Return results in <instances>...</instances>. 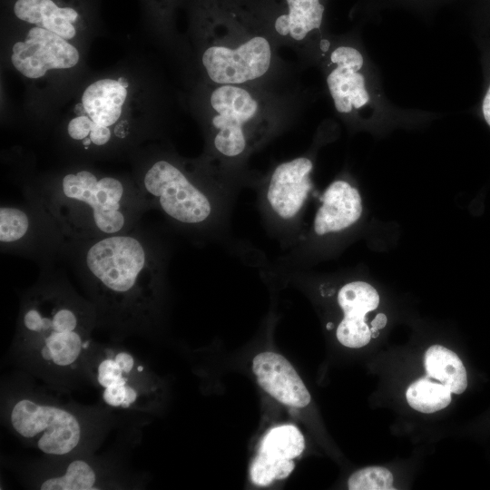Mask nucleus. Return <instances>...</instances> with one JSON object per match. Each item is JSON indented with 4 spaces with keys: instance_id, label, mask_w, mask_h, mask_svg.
Here are the masks:
<instances>
[{
    "instance_id": "1a4fd4ad",
    "label": "nucleus",
    "mask_w": 490,
    "mask_h": 490,
    "mask_svg": "<svg viewBox=\"0 0 490 490\" xmlns=\"http://www.w3.org/2000/svg\"><path fill=\"white\" fill-rule=\"evenodd\" d=\"M272 49L261 35L222 39L206 48L201 63L208 77L217 84H243L263 76L270 69Z\"/></svg>"
},
{
    "instance_id": "ddd939ff",
    "label": "nucleus",
    "mask_w": 490,
    "mask_h": 490,
    "mask_svg": "<svg viewBox=\"0 0 490 490\" xmlns=\"http://www.w3.org/2000/svg\"><path fill=\"white\" fill-rule=\"evenodd\" d=\"M337 67L327 77L328 91L339 113H349L365 105L369 95L364 76L358 73L363 65L362 54L350 46H339L330 55Z\"/></svg>"
},
{
    "instance_id": "dca6fc26",
    "label": "nucleus",
    "mask_w": 490,
    "mask_h": 490,
    "mask_svg": "<svg viewBox=\"0 0 490 490\" xmlns=\"http://www.w3.org/2000/svg\"><path fill=\"white\" fill-rule=\"evenodd\" d=\"M15 15L21 21L51 31L65 40L75 36L74 25L78 12L70 6H59L54 0H16Z\"/></svg>"
},
{
    "instance_id": "4be33fe9",
    "label": "nucleus",
    "mask_w": 490,
    "mask_h": 490,
    "mask_svg": "<svg viewBox=\"0 0 490 490\" xmlns=\"http://www.w3.org/2000/svg\"><path fill=\"white\" fill-rule=\"evenodd\" d=\"M338 302L344 317L366 319V315L377 308L379 296L370 284L352 281L339 289Z\"/></svg>"
},
{
    "instance_id": "6e6552de",
    "label": "nucleus",
    "mask_w": 490,
    "mask_h": 490,
    "mask_svg": "<svg viewBox=\"0 0 490 490\" xmlns=\"http://www.w3.org/2000/svg\"><path fill=\"white\" fill-rule=\"evenodd\" d=\"M210 103L214 113L211 124L215 150L225 157L240 156L250 145V127L260 113L259 101L240 84H219Z\"/></svg>"
},
{
    "instance_id": "5701e85b",
    "label": "nucleus",
    "mask_w": 490,
    "mask_h": 490,
    "mask_svg": "<svg viewBox=\"0 0 490 490\" xmlns=\"http://www.w3.org/2000/svg\"><path fill=\"white\" fill-rule=\"evenodd\" d=\"M393 475L381 466H369L353 473L348 482L350 490H389L392 488Z\"/></svg>"
},
{
    "instance_id": "c756f323",
    "label": "nucleus",
    "mask_w": 490,
    "mask_h": 490,
    "mask_svg": "<svg viewBox=\"0 0 490 490\" xmlns=\"http://www.w3.org/2000/svg\"><path fill=\"white\" fill-rule=\"evenodd\" d=\"M328 329H330L333 328V324L332 323H328V326H327Z\"/></svg>"
},
{
    "instance_id": "f03ea898",
    "label": "nucleus",
    "mask_w": 490,
    "mask_h": 490,
    "mask_svg": "<svg viewBox=\"0 0 490 490\" xmlns=\"http://www.w3.org/2000/svg\"><path fill=\"white\" fill-rule=\"evenodd\" d=\"M95 328L92 302L54 267L41 269L21 298L13 350L30 372L54 387H68L84 377Z\"/></svg>"
},
{
    "instance_id": "a878e982",
    "label": "nucleus",
    "mask_w": 490,
    "mask_h": 490,
    "mask_svg": "<svg viewBox=\"0 0 490 490\" xmlns=\"http://www.w3.org/2000/svg\"><path fill=\"white\" fill-rule=\"evenodd\" d=\"M482 111L485 122L490 126V86L485 95Z\"/></svg>"
},
{
    "instance_id": "c85d7f7f",
    "label": "nucleus",
    "mask_w": 490,
    "mask_h": 490,
    "mask_svg": "<svg viewBox=\"0 0 490 490\" xmlns=\"http://www.w3.org/2000/svg\"><path fill=\"white\" fill-rule=\"evenodd\" d=\"M377 336H378V331H377V332H375V333H373L371 335L372 338H377Z\"/></svg>"
},
{
    "instance_id": "aec40b11",
    "label": "nucleus",
    "mask_w": 490,
    "mask_h": 490,
    "mask_svg": "<svg viewBox=\"0 0 490 490\" xmlns=\"http://www.w3.org/2000/svg\"><path fill=\"white\" fill-rule=\"evenodd\" d=\"M425 368L430 378L437 379L451 393L461 394L467 387L466 368L458 356L448 348L434 345L425 354Z\"/></svg>"
},
{
    "instance_id": "bb28decb",
    "label": "nucleus",
    "mask_w": 490,
    "mask_h": 490,
    "mask_svg": "<svg viewBox=\"0 0 490 490\" xmlns=\"http://www.w3.org/2000/svg\"><path fill=\"white\" fill-rule=\"evenodd\" d=\"M387 316L383 313H378L376 318L371 321L372 328L376 329L383 328L387 324Z\"/></svg>"
},
{
    "instance_id": "b1692460",
    "label": "nucleus",
    "mask_w": 490,
    "mask_h": 490,
    "mask_svg": "<svg viewBox=\"0 0 490 490\" xmlns=\"http://www.w3.org/2000/svg\"><path fill=\"white\" fill-rule=\"evenodd\" d=\"M338 340L348 348L366 346L371 337V331L365 318L344 317L337 328Z\"/></svg>"
},
{
    "instance_id": "a211bd4d",
    "label": "nucleus",
    "mask_w": 490,
    "mask_h": 490,
    "mask_svg": "<svg viewBox=\"0 0 490 490\" xmlns=\"http://www.w3.org/2000/svg\"><path fill=\"white\" fill-rule=\"evenodd\" d=\"M305 448L301 432L292 425L271 428L262 438L258 455L266 464L284 469H294L293 459Z\"/></svg>"
},
{
    "instance_id": "9d476101",
    "label": "nucleus",
    "mask_w": 490,
    "mask_h": 490,
    "mask_svg": "<svg viewBox=\"0 0 490 490\" xmlns=\"http://www.w3.org/2000/svg\"><path fill=\"white\" fill-rule=\"evenodd\" d=\"M77 49L60 35L46 29L32 27L24 41L12 47L14 67L27 78L44 76L51 69H68L77 64Z\"/></svg>"
},
{
    "instance_id": "393cba45",
    "label": "nucleus",
    "mask_w": 490,
    "mask_h": 490,
    "mask_svg": "<svg viewBox=\"0 0 490 490\" xmlns=\"http://www.w3.org/2000/svg\"><path fill=\"white\" fill-rule=\"evenodd\" d=\"M92 119L87 115H79L73 118L67 125V134L74 142H82L90 134Z\"/></svg>"
},
{
    "instance_id": "2eb2a0df",
    "label": "nucleus",
    "mask_w": 490,
    "mask_h": 490,
    "mask_svg": "<svg viewBox=\"0 0 490 490\" xmlns=\"http://www.w3.org/2000/svg\"><path fill=\"white\" fill-rule=\"evenodd\" d=\"M41 490H98L104 489L105 470L90 457H65L62 466L46 473L37 480Z\"/></svg>"
},
{
    "instance_id": "f3484780",
    "label": "nucleus",
    "mask_w": 490,
    "mask_h": 490,
    "mask_svg": "<svg viewBox=\"0 0 490 490\" xmlns=\"http://www.w3.org/2000/svg\"><path fill=\"white\" fill-rule=\"evenodd\" d=\"M126 97L127 89L117 80L101 79L84 90L82 104L93 122L110 128L119 120Z\"/></svg>"
},
{
    "instance_id": "cd10ccee",
    "label": "nucleus",
    "mask_w": 490,
    "mask_h": 490,
    "mask_svg": "<svg viewBox=\"0 0 490 490\" xmlns=\"http://www.w3.org/2000/svg\"><path fill=\"white\" fill-rule=\"evenodd\" d=\"M117 81L126 89L129 86L128 81L124 77H119Z\"/></svg>"
},
{
    "instance_id": "4468645a",
    "label": "nucleus",
    "mask_w": 490,
    "mask_h": 490,
    "mask_svg": "<svg viewBox=\"0 0 490 490\" xmlns=\"http://www.w3.org/2000/svg\"><path fill=\"white\" fill-rule=\"evenodd\" d=\"M361 213L358 191L345 181H335L322 196V204L314 218V231L320 236L340 231L354 224Z\"/></svg>"
},
{
    "instance_id": "f257e3e1",
    "label": "nucleus",
    "mask_w": 490,
    "mask_h": 490,
    "mask_svg": "<svg viewBox=\"0 0 490 490\" xmlns=\"http://www.w3.org/2000/svg\"><path fill=\"white\" fill-rule=\"evenodd\" d=\"M64 259L93 305L98 327L117 338L147 333L160 313L166 257L151 231L135 229L68 242Z\"/></svg>"
},
{
    "instance_id": "9b49d317",
    "label": "nucleus",
    "mask_w": 490,
    "mask_h": 490,
    "mask_svg": "<svg viewBox=\"0 0 490 490\" xmlns=\"http://www.w3.org/2000/svg\"><path fill=\"white\" fill-rule=\"evenodd\" d=\"M312 162L307 157L292 159L274 169L266 198L270 209L280 219H293L300 211L312 187Z\"/></svg>"
},
{
    "instance_id": "39448f33",
    "label": "nucleus",
    "mask_w": 490,
    "mask_h": 490,
    "mask_svg": "<svg viewBox=\"0 0 490 490\" xmlns=\"http://www.w3.org/2000/svg\"><path fill=\"white\" fill-rule=\"evenodd\" d=\"M134 182L149 209L161 211L177 226L201 230L212 219L214 207L210 192L172 161H153Z\"/></svg>"
},
{
    "instance_id": "0eeeda50",
    "label": "nucleus",
    "mask_w": 490,
    "mask_h": 490,
    "mask_svg": "<svg viewBox=\"0 0 490 490\" xmlns=\"http://www.w3.org/2000/svg\"><path fill=\"white\" fill-rule=\"evenodd\" d=\"M66 245L55 222L37 204L24 199L18 204L1 205V252L25 257L48 269L64 259Z\"/></svg>"
},
{
    "instance_id": "412c9836",
    "label": "nucleus",
    "mask_w": 490,
    "mask_h": 490,
    "mask_svg": "<svg viewBox=\"0 0 490 490\" xmlns=\"http://www.w3.org/2000/svg\"><path fill=\"white\" fill-rule=\"evenodd\" d=\"M409 406L422 413L439 411L451 402V391L441 383L425 377L413 382L406 392Z\"/></svg>"
},
{
    "instance_id": "20e7f679",
    "label": "nucleus",
    "mask_w": 490,
    "mask_h": 490,
    "mask_svg": "<svg viewBox=\"0 0 490 490\" xmlns=\"http://www.w3.org/2000/svg\"><path fill=\"white\" fill-rule=\"evenodd\" d=\"M6 406L5 416L11 430L45 456H76L89 443V422L68 407L25 394L12 397Z\"/></svg>"
},
{
    "instance_id": "423d86ee",
    "label": "nucleus",
    "mask_w": 490,
    "mask_h": 490,
    "mask_svg": "<svg viewBox=\"0 0 490 490\" xmlns=\"http://www.w3.org/2000/svg\"><path fill=\"white\" fill-rule=\"evenodd\" d=\"M84 377L97 387L103 404L115 410L145 411L156 392L151 372L132 352L119 346L94 344Z\"/></svg>"
},
{
    "instance_id": "7ed1b4c3",
    "label": "nucleus",
    "mask_w": 490,
    "mask_h": 490,
    "mask_svg": "<svg viewBox=\"0 0 490 490\" xmlns=\"http://www.w3.org/2000/svg\"><path fill=\"white\" fill-rule=\"evenodd\" d=\"M23 195L50 215L67 243L130 231L150 210L134 181L87 169L29 183Z\"/></svg>"
},
{
    "instance_id": "6ab92c4d",
    "label": "nucleus",
    "mask_w": 490,
    "mask_h": 490,
    "mask_svg": "<svg viewBox=\"0 0 490 490\" xmlns=\"http://www.w3.org/2000/svg\"><path fill=\"white\" fill-rule=\"evenodd\" d=\"M288 14L279 15L274 24L276 32L302 41L313 30L321 25L324 5L319 0H286Z\"/></svg>"
},
{
    "instance_id": "f8f14e48",
    "label": "nucleus",
    "mask_w": 490,
    "mask_h": 490,
    "mask_svg": "<svg viewBox=\"0 0 490 490\" xmlns=\"http://www.w3.org/2000/svg\"><path fill=\"white\" fill-rule=\"evenodd\" d=\"M252 370L260 387L280 403L293 407H304L309 404V392L283 356L261 352L253 358Z\"/></svg>"
}]
</instances>
